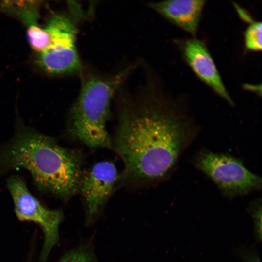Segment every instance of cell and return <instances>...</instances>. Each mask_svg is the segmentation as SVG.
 Instances as JSON below:
<instances>
[{
  "mask_svg": "<svg viewBox=\"0 0 262 262\" xmlns=\"http://www.w3.org/2000/svg\"><path fill=\"white\" fill-rule=\"evenodd\" d=\"M180 109L154 88L122 101L113 147L123 162L125 180L152 182L171 170L194 133Z\"/></svg>",
  "mask_w": 262,
  "mask_h": 262,
  "instance_id": "cell-1",
  "label": "cell"
},
{
  "mask_svg": "<svg viewBox=\"0 0 262 262\" xmlns=\"http://www.w3.org/2000/svg\"><path fill=\"white\" fill-rule=\"evenodd\" d=\"M82 167L79 152L64 147L53 138L21 124L0 151V171L24 168L40 189L64 200L79 192Z\"/></svg>",
  "mask_w": 262,
  "mask_h": 262,
  "instance_id": "cell-2",
  "label": "cell"
},
{
  "mask_svg": "<svg viewBox=\"0 0 262 262\" xmlns=\"http://www.w3.org/2000/svg\"><path fill=\"white\" fill-rule=\"evenodd\" d=\"M129 66L112 75L83 74L81 90L70 117V130L80 142L91 148H113L107 130L112 99L132 70Z\"/></svg>",
  "mask_w": 262,
  "mask_h": 262,
  "instance_id": "cell-3",
  "label": "cell"
},
{
  "mask_svg": "<svg viewBox=\"0 0 262 262\" xmlns=\"http://www.w3.org/2000/svg\"><path fill=\"white\" fill-rule=\"evenodd\" d=\"M7 186L13 200L15 213L22 221H32L40 227L44 241L39 262H46L59 238V226L63 213L59 210L44 207L30 192L19 176L13 175L7 180Z\"/></svg>",
  "mask_w": 262,
  "mask_h": 262,
  "instance_id": "cell-4",
  "label": "cell"
},
{
  "mask_svg": "<svg viewBox=\"0 0 262 262\" xmlns=\"http://www.w3.org/2000/svg\"><path fill=\"white\" fill-rule=\"evenodd\" d=\"M196 163L227 196L246 194L261 188V177L231 156L206 151L199 154Z\"/></svg>",
  "mask_w": 262,
  "mask_h": 262,
  "instance_id": "cell-5",
  "label": "cell"
},
{
  "mask_svg": "<svg viewBox=\"0 0 262 262\" xmlns=\"http://www.w3.org/2000/svg\"><path fill=\"white\" fill-rule=\"evenodd\" d=\"M119 178L115 164L102 161L83 172L79 188L85 209V223L93 225L111 197Z\"/></svg>",
  "mask_w": 262,
  "mask_h": 262,
  "instance_id": "cell-6",
  "label": "cell"
},
{
  "mask_svg": "<svg viewBox=\"0 0 262 262\" xmlns=\"http://www.w3.org/2000/svg\"><path fill=\"white\" fill-rule=\"evenodd\" d=\"M180 49L185 61L196 77L229 105H234L205 44L192 37L181 41Z\"/></svg>",
  "mask_w": 262,
  "mask_h": 262,
  "instance_id": "cell-7",
  "label": "cell"
},
{
  "mask_svg": "<svg viewBox=\"0 0 262 262\" xmlns=\"http://www.w3.org/2000/svg\"><path fill=\"white\" fill-rule=\"evenodd\" d=\"M205 4L204 0H172L149 5L169 22L195 37Z\"/></svg>",
  "mask_w": 262,
  "mask_h": 262,
  "instance_id": "cell-8",
  "label": "cell"
},
{
  "mask_svg": "<svg viewBox=\"0 0 262 262\" xmlns=\"http://www.w3.org/2000/svg\"><path fill=\"white\" fill-rule=\"evenodd\" d=\"M37 62L43 70L52 74H69L81 69L75 46L52 47L40 53Z\"/></svg>",
  "mask_w": 262,
  "mask_h": 262,
  "instance_id": "cell-9",
  "label": "cell"
},
{
  "mask_svg": "<svg viewBox=\"0 0 262 262\" xmlns=\"http://www.w3.org/2000/svg\"><path fill=\"white\" fill-rule=\"evenodd\" d=\"M27 35L31 47L39 53L48 50L51 45L49 33L45 28L39 27L35 23L30 24Z\"/></svg>",
  "mask_w": 262,
  "mask_h": 262,
  "instance_id": "cell-10",
  "label": "cell"
},
{
  "mask_svg": "<svg viewBox=\"0 0 262 262\" xmlns=\"http://www.w3.org/2000/svg\"><path fill=\"white\" fill-rule=\"evenodd\" d=\"M58 262H99L91 244L85 243L67 251Z\"/></svg>",
  "mask_w": 262,
  "mask_h": 262,
  "instance_id": "cell-11",
  "label": "cell"
},
{
  "mask_svg": "<svg viewBox=\"0 0 262 262\" xmlns=\"http://www.w3.org/2000/svg\"><path fill=\"white\" fill-rule=\"evenodd\" d=\"M262 24L252 20L244 32V44L247 50L254 52L262 50Z\"/></svg>",
  "mask_w": 262,
  "mask_h": 262,
  "instance_id": "cell-12",
  "label": "cell"
},
{
  "mask_svg": "<svg viewBox=\"0 0 262 262\" xmlns=\"http://www.w3.org/2000/svg\"><path fill=\"white\" fill-rule=\"evenodd\" d=\"M251 213L254 222L255 235L258 241L262 238V206L258 202L251 208Z\"/></svg>",
  "mask_w": 262,
  "mask_h": 262,
  "instance_id": "cell-13",
  "label": "cell"
}]
</instances>
